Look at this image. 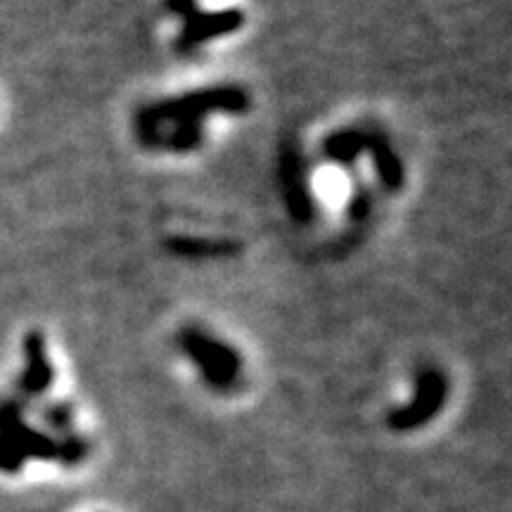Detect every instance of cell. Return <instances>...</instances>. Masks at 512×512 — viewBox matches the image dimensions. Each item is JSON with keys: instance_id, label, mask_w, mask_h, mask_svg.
<instances>
[{"instance_id": "6da1fadb", "label": "cell", "mask_w": 512, "mask_h": 512, "mask_svg": "<svg viewBox=\"0 0 512 512\" xmlns=\"http://www.w3.org/2000/svg\"><path fill=\"white\" fill-rule=\"evenodd\" d=\"M249 110V93L240 86H214L202 91L185 93L174 100H157L140 107L136 114V133L145 147H150L152 138L166 124H181V121H202L214 112L242 114Z\"/></svg>"}, {"instance_id": "7a4b0ae2", "label": "cell", "mask_w": 512, "mask_h": 512, "mask_svg": "<svg viewBox=\"0 0 512 512\" xmlns=\"http://www.w3.org/2000/svg\"><path fill=\"white\" fill-rule=\"evenodd\" d=\"M60 441L50 439L22 418V403L8 399L0 403V472L15 475L27 458L57 460L60 463Z\"/></svg>"}, {"instance_id": "3957f363", "label": "cell", "mask_w": 512, "mask_h": 512, "mask_svg": "<svg viewBox=\"0 0 512 512\" xmlns=\"http://www.w3.org/2000/svg\"><path fill=\"white\" fill-rule=\"evenodd\" d=\"M178 347L195 363L202 380L214 389H230L242 373V358L230 344H223L202 328L185 325L178 332Z\"/></svg>"}, {"instance_id": "277c9868", "label": "cell", "mask_w": 512, "mask_h": 512, "mask_svg": "<svg viewBox=\"0 0 512 512\" xmlns=\"http://www.w3.org/2000/svg\"><path fill=\"white\" fill-rule=\"evenodd\" d=\"M446 394V375L437 368H425L415 380V394L411 403L389 413V427L396 432H408L427 425L444 408Z\"/></svg>"}, {"instance_id": "5b68a950", "label": "cell", "mask_w": 512, "mask_h": 512, "mask_svg": "<svg viewBox=\"0 0 512 512\" xmlns=\"http://www.w3.org/2000/svg\"><path fill=\"white\" fill-rule=\"evenodd\" d=\"M242 24L245 15L240 10H216V12H192L190 17L183 19V29L178 34L176 50L190 53V50L204 46L207 41H214L219 36L235 34Z\"/></svg>"}, {"instance_id": "8992f818", "label": "cell", "mask_w": 512, "mask_h": 512, "mask_svg": "<svg viewBox=\"0 0 512 512\" xmlns=\"http://www.w3.org/2000/svg\"><path fill=\"white\" fill-rule=\"evenodd\" d=\"M283 188L292 219L309 223L316 209H313V197L309 192V183H306V166L294 150H287L283 155Z\"/></svg>"}, {"instance_id": "52a82bcc", "label": "cell", "mask_w": 512, "mask_h": 512, "mask_svg": "<svg viewBox=\"0 0 512 512\" xmlns=\"http://www.w3.org/2000/svg\"><path fill=\"white\" fill-rule=\"evenodd\" d=\"M24 354H27V370L19 377V389L27 396H38L48 392L50 384H53V366L48 361L46 351V339L41 332H31L24 339Z\"/></svg>"}, {"instance_id": "ba28073f", "label": "cell", "mask_w": 512, "mask_h": 512, "mask_svg": "<svg viewBox=\"0 0 512 512\" xmlns=\"http://www.w3.org/2000/svg\"><path fill=\"white\" fill-rule=\"evenodd\" d=\"M366 152L373 157L377 178L389 192H396L403 188V181H406V174H403V162L401 157L396 155L389 138L384 136L382 131H366Z\"/></svg>"}, {"instance_id": "9c48e42d", "label": "cell", "mask_w": 512, "mask_h": 512, "mask_svg": "<svg viewBox=\"0 0 512 512\" xmlns=\"http://www.w3.org/2000/svg\"><path fill=\"white\" fill-rule=\"evenodd\" d=\"M363 152H366V131H363V128H344V131H335L330 133L323 143L325 159L342 166H351Z\"/></svg>"}, {"instance_id": "30bf717a", "label": "cell", "mask_w": 512, "mask_h": 512, "mask_svg": "<svg viewBox=\"0 0 512 512\" xmlns=\"http://www.w3.org/2000/svg\"><path fill=\"white\" fill-rule=\"evenodd\" d=\"M204 143L202 121H181L169 131H159L152 147H166L171 152H192Z\"/></svg>"}, {"instance_id": "8fae6325", "label": "cell", "mask_w": 512, "mask_h": 512, "mask_svg": "<svg viewBox=\"0 0 512 512\" xmlns=\"http://www.w3.org/2000/svg\"><path fill=\"white\" fill-rule=\"evenodd\" d=\"M169 249L174 254L192 256V259H207V256L235 254L238 252V245H233V242H216V240L174 238V240H169Z\"/></svg>"}, {"instance_id": "7c38bea8", "label": "cell", "mask_w": 512, "mask_h": 512, "mask_svg": "<svg viewBox=\"0 0 512 512\" xmlns=\"http://www.w3.org/2000/svg\"><path fill=\"white\" fill-rule=\"evenodd\" d=\"M43 420H46L55 432H62L64 437L72 434L74 413L69 403H50V406L43 408Z\"/></svg>"}, {"instance_id": "4fadbf2b", "label": "cell", "mask_w": 512, "mask_h": 512, "mask_svg": "<svg viewBox=\"0 0 512 512\" xmlns=\"http://www.w3.org/2000/svg\"><path fill=\"white\" fill-rule=\"evenodd\" d=\"M370 204H373V197L366 188H356L354 197H351L349 204V214L354 221H363L370 214Z\"/></svg>"}, {"instance_id": "5bb4252c", "label": "cell", "mask_w": 512, "mask_h": 512, "mask_svg": "<svg viewBox=\"0 0 512 512\" xmlns=\"http://www.w3.org/2000/svg\"><path fill=\"white\" fill-rule=\"evenodd\" d=\"M169 10L178 17H190L192 12H197V0H169Z\"/></svg>"}]
</instances>
